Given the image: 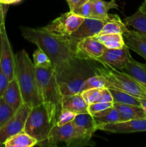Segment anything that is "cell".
<instances>
[{
	"mask_svg": "<svg viewBox=\"0 0 146 147\" xmlns=\"http://www.w3.org/2000/svg\"><path fill=\"white\" fill-rule=\"evenodd\" d=\"M31 108L26 103L15 112L14 116L2 126L0 127V146L11 136L24 131L26 120Z\"/></svg>",
	"mask_w": 146,
	"mask_h": 147,
	"instance_id": "cell-9",
	"label": "cell"
},
{
	"mask_svg": "<svg viewBox=\"0 0 146 147\" xmlns=\"http://www.w3.org/2000/svg\"><path fill=\"white\" fill-rule=\"evenodd\" d=\"M89 1H90V0H67V4L70 7V11H72L76 8L85 4L86 2Z\"/></svg>",
	"mask_w": 146,
	"mask_h": 147,
	"instance_id": "cell-37",
	"label": "cell"
},
{
	"mask_svg": "<svg viewBox=\"0 0 146 147\" xmlns=\"http://www.w3.org/2000/svg\"><path fill=\"white\" fill-rule=\"evenodd\" d=\"M21 1V0H1L0 3H2L5 5H9V4H17V3L20 2Z\"/></svg>",
	"mask_w": 146,
	"mask_h": 147,
	"instance_id": "cell-38",
	"label": "cell"
},
{
	"mask_svg": "<svg viewBox=\"0 0 146 147\" xmlns=\"http://www.w3.org/2000/svg\"><path fill=\"white\" fill-rule=\"evenodd\" d=\"M1 0H0V2H1Z\"/></svg>",
	"mask_w": 146,
	"mask_h": 147,
	"instance_id": "cell-44",
	"label": "cell"
},
{
	"mask_svg": "<svg viewBox=\"0 0 146 147\" xmlns=\"http://www.w3.org/2000/svg\"><path fill=\"white\" fill-rule=\"evenodd\" d=\"M84 20V17L70 11L62 14L43 28L54 35L67 39L81 25Z\"/></svg>",
	"mask_w": 146,
	"mask_h": 147,
	"instance_id": "cell-8",
	"label": "cell"
},
{
	"mask_svg": "<svg viewBox=\"0 0 146 147\" xmlns=\"http://www.w3.org/2000/svg\"><path fill=\"white\" fill-rule=\"evenodd\" d=\"M135 79L146 87V69L141 63L136 61L132 57L128 60L126 65L121 70Z\"/></svg>",
	"mask_w": 146,
	"mask_h": 147,
	"instance_id": "cell-20",
	"label": "cell"
},
{
	"mask_svg": "<svg viewBox=\"0 0 146 147\" xmlns=\"http://www.w3.org/2000/svg\"><path fill=\"white\" fill-rule=\"evenodd\" d=\"M143 3H144V4L146 5V0H145V1H144V2H143Z\"/></svg>",
	"mask_w": 146,
	"mask_h": 147,
	"instance_id": "cell-43",
	"label": "cell"
},
{
	"mask_svg": "<svg viewBox=\"0 0 146 147\" xmlns=\"http://www.w3.org/2000/svg\"><path fill=\"white\" fill-rule=\"evenodd\" d=\"M92 4V18L98 20H107L110 17L109 10L111 9H118L119 7L115 0L106 1L104 0H91Z\"/></svg>",
	"mask_w": 146,
	"mask_h": 147,
	"instance_id": "cell-21",
	"label": "cell"
},
{
	"mask_svg": "<svg viewBox=\"0 0 146 147\" xmlns=\"http://www.w3.org/2000/svg\"><path fill=\"white\" fill-rule=\"evenodd\" d=\"M92 116L95 121L98 130L100 126H101L102 125L122 121L120 113L114 106L101 111L98 113H95Z\"/></svg>",
	"mask_w": 146,
	"mask_h": 147,
	"instance_id": "cell-23",
	"label": "cell"
},
{
	"mask_svg": "<svg viewBox=\"0 0 146 147\" xmlns=\"http://www.w3.org/2000/svg\"><path fill=\"white\" fill-rule=\"evenodd\" d=\"M2 97L14 112L17 111L22 106L24 103L22 96L16 77L9 81Z\"/></svg>",
	"mask_w": 146,
	"mask_h": 147,
	"instance_id": "cell-16",
	"label": "cell"
},
{
	"mask_svg": "<svg viewBox=\"0 0 146 147\" xmlns=\"http://www.w3.org/2000/svg\"><path fill=\"white\" fill-rule=\"evenodd\" d=\"M102 88H90L83 90L81 93L82 96L88 105L97 103L100 99Z\"/></svg>",
	"mask_w": 146,
	"mask_h": 147,
	"instance_id": "cell-31",
	"label": "cell"
},
{
	"mask_svg": "<svg viewBox=\"0 0 146 147\" xmlns=\"http://www.w3.org/2000/svg\"><path fill=\"white\" fill-rule=\"evenodd\" d=\"M45 142H47V145L51 146H56L61 144L72 146H79L81 144L84 145L87 141L83 138L72 121L63 126L54 125Z\"/></svg>",
	"mask_w": 146,
	"mask_h": 147,
	"instance_id": "cell-6",
	"label": "cell"
},
{
	"mask_svg": "<svg viewBox=\"0 0 146 147\" xmlns=\"http://www.w3.org/2000/svg\"><path fill=\"white\" fill-rule=\"evenodd\" d=\"M62 107L76 114L88 113V104L84 100L81 93L62 96Z\"/></svg>",
	"mask_w": 146,
	"mask_h": 147,
	"instance_id": "cell-17",
	"label": "cell"
},
{
	"mask_svg": "<svg viewBox=\"0 0 146 147\" xmlns=\"http://www.w3.org/2000/svg\"><path fill=\"white\" fill-rule=\"evenodd\" d=\"M129 50L130 49L126 45L120 49L106 48L103 54L96 61L102 64L103 66L121 70L131 57Z\"/></svg>",
	"mask_w": 146,
	"mask_h": 147,
	"instance_id": "cell-11",
	"label": "cell"
},
{
	"mask_svg": "<svg viewBox=\"0 0 146 147\" xmlns=\"http://www.w3.org/2000/svg\"><path fill=\"white\" fill-rule=\"evenodd\" d=\"M33 63L37 67L54 69L50 57L40 47H38L33 53Z\"/></svg>",
	"mask_w": 146,
	"mask_h": 147,
	"instance_id": "cell-28",
	"label": "cell"
},
{
	"mask_svg": "<svg viewBox=\"0 0 146 147\" xmlns=\"http://www.w3.org/2000/svg\"><path fill=\"white\" fill-rule=\"evenodd\" d=\"M142 7H143V9H144L145 10V11H146V5H145V4H144V3H143V4H142Z\"/></svg>",
	"mask_w": 146,
	"mask_h": 147,
	"instance_id": "cell-40",
	"label": "cell"
},
{
	"mask_svg": "<svg viewBox=\"0 0 146 147\" xmlns=\"http://www.w3.org/2000/svg\"><path fill=\"white\" fill-rule=\"evenodd\" d=\"M85 78L80 73H76L65 81L58 83L60 92L62 96L81 93Z\"/></svg>",
	"mask_w": 146,
	"mask_h": 147,
	"instance_id": "cell-18",
	"label": "cell"
},
{
	"mask_svg": "<svg viewBox=\"0 0 146 147\" xmlns=\"http://www.w3.org/2000/svg\"><path fill=\"white\" fill-rule=\"evenodd\" d=\"M123 36L127 47L143 57L146 61V35L127 29Z\"/></svg>",
	"mask_w": 146,
	"mask_h": 147,
	"instance_id": "cell-14",
	"label": "cell"
},
{
	"mask_svg": "<svg viewBox=\"0 0 146 147\" xmlns=\"http://www.w3.org/2000/svg\"><path fill=\"white\" fill-rule=\"evenodd\" d=\"M38 142L34 137L24 131L9 138L4 143L5 147H31L37 145Z\"/></svg>",
	"mask_w": 146,
	"mask_h": 147,
	"instance_id": "cell-24",
	"label": "cell"
},
{
	"mask_svg": "<svg viewBox=\"0 0 146 147\" xmlns=\"http://www.w3.org/2000/svg\"><path fill=\"white\" fill-rule=\"evenodd\" d=\"M97 71L104 77L107 88L126 92L139 98H146V87L125 72L106 66L98 67Z\"/></svg>",
	"mask_w": 146,
	"mask_h": 147,
	"instance_id": "cell-4",
	"label": "cell"
},
{
	"mask_svg": "<svg viewBox=\"0 0 146 147\" xmlns=\"http://www.w3.org/2000/svg\"><path fill=\"white\" fill-rule=\"evenodd\" d=\"M14 113L15 112L6 103L3 97H0V127L5 124Z\"/></svg>",
	"mask_w": 146,
	"mask_h": 147,
	"instance_id": "cell-30",
	"label": "cell"
},
{
	"mask_svg": "<svg viewBox=\"0 0 146 147\" xmlns=\"http://www.w3.org/2000/svg\"><path fill=\"white\" fill-rule=\"evenodd\" d=\"M140 105L146 115V98H140Z\"/></svg>",
	"mask_w": 146,
	"mask_h": 147,
	"instance_id": "cell-39",
	"label": "cell"
},
{
	"mask_svg": "<svg viewBox=\"0 0 146 147\" xmlns=\"http://www.w3.org/2000/svg\"><path fill=\"white\" fill-rule=\"evenodd\" d=\"M94 37L107 49H120L125 45L122 34H97Z\"/></svg>",
	"mask_w": 146,
	"mask_h": 147,
	"instance_id": "cell-26",
	"label": "cell"
},
{
	"mask_svg": "<svg viewBox=\"0 0 146 147\" xmlns=\"http://www.w3.org/2000/svg\"><path fill=\"white\" fill-rule=\"evenodd\" d=\"M4 4L0 3V39H1V57L0 65L9 80L15 77V55L7 36L5 28V9Z\"/></svg>",
	"mask_w": 146,
	"mask_h": 147,
	"instance_id": "cell-7",
	"label": "cell"
},
{
	"mask_svg": "<svg viewBox=\"0 0 146 147\" xmlns=\"http://www.w3.org/2000/svg\"><path fill=\"white\" fill-rule=\"evenodd\" d=\"M106 47L95 37L80 40L76 45L75 57L80 60H96L103 54Z\"/></svg>",
	"mask_w": 146,
	"mask_h": 147,
	"instance_id": "cell-12",
	"label": "cell"
},
{
	"mask_svg": "<svg viewBox=\"0 0 146 147\" xmlns=\"http://www.w3.org/2000/svg\"><path fill=\"white\" fill-rule=\"evenodd\" d=\"M99 130L117 134H129L146 131V119H132L106 123L100 126Z\"/></svg>",
	"mask_w": 146,
	"mask_h": 147,
	"instance_id": "cell-13",
	"label": "cell"
},
{
	"mask_svg": "<svg viewBox=\"0 0 146 147\" xmlns=\"http://www.w3.org/2000/svg\"><path fill=\"white\" fill-rule=\"evenodd\" d=\"M143 66H144L145 67V69H146V63H143Z\"/></svg>",
	"mask_w": 146,
	"mask_h": 147,
	"instance_id": "cell-42",
	"label": "cell"
},
{
	"mask_svg": "<svg viewBox=\"0 0 146 147\" xmlns=\"http://www.w3.org/2000/svg\"><path fill=\"white\" fill-rule=\"evenodd\" d=\"M113 98V102L123 103V104L133 105V106H141L140 98L127 93L126 92L115 88H109Z\"/></svg>",
	"mask_w": 146,
	"mask_h": 147,
	"instance_id": "cell-27",
	"label": "cell"
},
{
	"mask_svg": "<svg viewBox=\"0 0 146 147\" xmlns=\"http://www.w3.org/2000/svg\"><path fill=\"white\" fill-rule=\"evenodd\" d=\"M38 92L42 103H44L52 123L55 125L62 107V95L54 69L35 67Z\"/></svg>",
	"mask_w": 146,
	"mask_h": 147,
	"instance_id": "cell-3",
	"label": "cell"
},
{
	"mask_svg": "<svg viewBox=\"0 0 146 147\" xmlns=\"http://www.w3.org/2000/svg\"><path fill=\"white\" fill-rule=\"evenodd\" d=\"M113 106V102H97L88 105V113L91 115Z\"/></svg>",
	"mask_w": 146,
	"mask_h": 147,
	"instance_id": "cell-34",
	"label": "cell"
},
{
	"mask_svg": "<svg viewBox=\"0 0 146 147\" xmlns=\"http://www.w3.org/2000/svg\"><path fill=\"white\" fill-rule=\"evenodd\" d=\"M113 14H110V17L107 20L84 18L81 25L72 34L67 37V39L76 49V45L80 40L90 37H94L100 34L104 24L113 17Z\"/></svg>",
	"mask_w": 146,
	"mask_h": 147,
	"instance_id": "cell-10",
	"label": "cell"
},
{
	"mask_svg": "<svg viewBox=\"0 0 146 147\" xmlns=\"http://www.w3.org/2000/svg\"><path fill=\"white\" fill-rule=\"evenodd\" d=\"M21 35L48 55L58 83L65 81L75 73V47L66 38L57 37L42 28L21 27Z\"/></svg>",
	"mask_w": 146,
	"mask_h": 147,
	"instance_id": "cell-1",
	"label": "cell"
},
{
	"mask_svg": "<svg viewBox=\"0 0 146 147\" xmlns=\"http://www.w3.org/2000/svg\"><path fill=\"white\" fill-rule=\"evenodd\" d=\"M52 126L45 106L42 103L30 109L24 131L34 137L39 144L47 141Z\"/></svg>",
	"mask_w": 146,
	"mask_h": 147,
	"instance_id": "cell-5",
	"label": "cell"
},
{
	"mask_svg": "<svg viewBox=\"0 0 146 147\" xmlns=\"http://www.w3.org/2000/svg\"><path fill=\"white\" fill-rule=\"evenodd\" d=\"M107 88L104 77L100 74H96L85 79L82 86V91L90 88Z\"/></svg>",
	"mask_w": 146,
	"mask_h": 147,
	"instance_id": "cell-29",
	"label": "cell"
},
{
	"mask_svg": "<svg viewBox=\"0 0 146 147\" xmlns=\"http://www.w3.org/2000/svg\"><path fill=\"white\" fill-rule=\"evenodd\" d=\"M73 12L84 18H92V4L91 0L73 10Z\"/></svg>",
	"mask_w": 146,
	"mask_h": 147,
	"instance_id": "cell-33",
	"label": "cell"
},
{
	"mask_svg": "<svg viewBox=\"0 0 146 147\" xmlns=\"http://www.w3.org/2000/svg\"><path fill=\"white\" fill-rule=\"evenodd\" d=\"M76 113L72 111L67 110V109H62L61 112H60L59 117L57 119V123L56 124L57 126H63L67 123H70V122L73 121L76 116Z\"/></svg>",
	"mask_w": 146,
	"mask_h": 147,
	"instance_id": "cell-32",
	"label": "cell"
},
{
	"mask_svg": "<svg viewBox=\"0 0 146 147\" xmlns=\"http://www.w3.org/2000/svg\"><path fill=\"white\" fill-rule=\"evenodd\" d=\"M72 122L77 131L87 142L91 139L93 134L98 130L94 117L89 113L77 114Z\"/></svg>",
	"mask_w": 146,
	"mask_h": 147,
	"instance_id": "cell-15",
	"label": "cell"
},
{
	"mask_svg": "<svg viewBox=\"0 0 146 147\" xmlns=\"http://www.w3.org/2000/svg\"><path fill=\"white\" fill-rule=\"evenodd\" d=\"M127 26L120 20L117 14H113V17L102 27L99 34H122L127 30Z\"/></svg>",
	"mask_w": 146,
	"mask_h": 147,
	"instance_id": "cell-25",
	"label": "cell"
},
{
	"mask_svg": "<svg viewBox=\"0 0 146 147\" xmlns=\"http://www.w3.org/2000/svg\"><path fill=\"white\" fill-rule=\"evenodd\" d=\"M9 81V80L8 77L4 73L3 70L1 69V65H0V97H2L3 93H4L7 85H8Z\"/></svg>",
	"mask_w": 146,
	"mask_h": 147,
	"instance_id": "cell-35",
	"label": "cell"
},
{
	"mask_svg": "<svg viewBox=\"0 0 146 147\" xmlns=\"http://www.w3.org/2000/svg\"><path fill=\"white\" fill-rule=\"evenodd\" d=\"M124 23L127 26L133 27L137 32L146 35V11L142 6L139 7L136 12L126 17Z\"/></svg>",
	"mask_w": 146,
	"mask_h": 147,
	"instance_id": "cell-22",
	"label": "cell"
},
{
	"mask_svg": "<svg viewBox=\"0 0 146 147\" xmlns=\"http://www.w3.org/2000/svg\"><path fill=\"white\" fill-rule=\"evenodd\" d=\"M15 77L22 96L23 103L30 108L42 103L38 92L35 66L24 50L15 55Z\"/></svg>",
	"mask_w": 146,
	"mask_h": 147,
	"instance_id": "cell-2",
	"label": "cell"
},
{
	"mask_svg": "<svg viewBox=\"0 0 146 147\" xmlns=\"http://www.w3.org/2000/svg\"><path fill=\"white\" fill-rule=\"evenodd\" d=\"M98 102H113V96L108 88H103L101 90L100 97Z\"/></svg>",
	"mask_w": 146,
	"mask_h": 147,
	"instance_id": "cell-36",
	"label": "cell"
},
{
	"mask_svg": "<svg viewBox=\"0 0 146 147\" xmlns=\"http://www.w3.org/2000/svg\"><path fill=\"white\" fill-rule=\"evenodd\" d=\"M113 106L120 113L122 121L132 119H146V115L141 106L123 104L116 102H113Z\"/></svg>",
	"mask_w": 146,
	"mask_h": 147,
	"instance_id": "cell-19",
	"label": "cell"
},
{
	"mask_svg": "<svg viewBox=\"0 0 146 147\" xmlns=\"http://www.w3.org/2000/svg\"><path fill=\"white\" fill-rule=\"evenodd\" d=\"M0 57H1V39H0Z\"/></svg>",
	"mask_w": 146,
	"mask_h": 147,
	"instance_id": "cell-41",
	"label": "cell"
}]
</instances>
